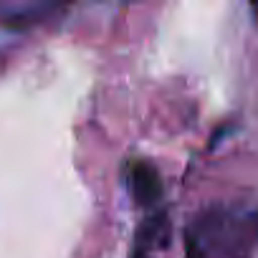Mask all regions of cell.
<instances>
[{
    "label": "cell",
    "mask_w": 258,
    "mask_h": 258,
    "mask_svg": "<svg viewBox=\"0 0 258 258\" xmlns=\"http://www.w3.org/2000/svg\"><path fill=\"white\" fill-rule=\"evenodd\" d=\"M132 190L140 203H155L162 195V180L155 165L150 162H135L132 167Z\"/></svg>",
    "instance_id": "1"
}]
</instances>
